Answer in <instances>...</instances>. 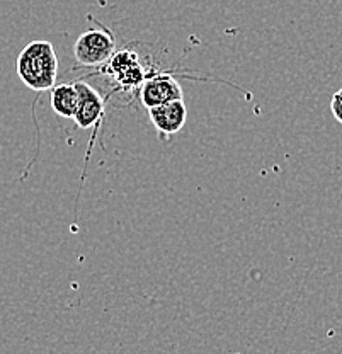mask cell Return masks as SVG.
<instances>
[{"mask_svg": "<svg viewBox=\"0 0 342 354\" xmlns=\"http://www.w3.org/2000/svg\"><path fill=\"white\" fill-rule=\"evenodd\" d=\"M17 75L26 87L45 92L55 87L58 77V57L50 41H32L17 57Z\"/></svg>", "mask_w": 342, "mask_h": 354, "instance_id": "cell-1", "label": "cell"}, {"mask_svg": "<svg viewBox=\"0 0 342 354\" xmlns=\"http://www.w3.org/2000/svg\"><path fill=\"white\" fill-rule=\"evenodd\" d=\"M116 51V38L108 28L99 26L82 32L73 46V57L80 66L104 65Z\"/></svg>", "mask_w": 342, "mask_h": 354, "instance_id": "cell-2", "label": "cell"}, {"mask_svg": "<svg viewBox=\"0 0 342 354\" xmlns=\"http://www.w3.org/2000/svg\"><path fill=\"white\" fill-rule=\"evenodd\" d=\"M182 95L181 84L169 73H155L152 77H146L140 86V101L146 109L178 101V99H182Z\"/></svg>", "mask_w": 342, "mask_h": 354, "instance_id": "cell-3", "label": "cell"}, {"mask_svg": "<svg viewBox=\"0 0 342 354\" xmlns=\"http://www.w3.org/2000/svg\"><path fill=\"white\" fill-rule=\"evenodd\" d=\"M106 64H108V75L117 86L126 91L142 86L143 80L146 79L145 70L140 65V58L135 51H114L113 57Z\"/></svg>", "mask_w": 342, "mask_h": 354, "instance_id": "cell-4", "label": "cell"}, {"mask_svg": "<svg viewBox=\"0 0 342 354\" xmlns=\"http://www.w3.org/2000/svg\"><path fill=\"white\" fill-rule=\"evenodd\" d=\"M150 121L157 130L160 140H169L184 128L187 120V108L182 99L165 102L157 108L149 109Z\"/></svg>", "mask_w": 342, "mask_h": 354, "instance_id": "cell-5", "label": "cell"}, {"mask_svg": "<svg viewBox=\"0 0 342 354\" xmlns=\"http://www.w3.org/2000/svg\"><path fill=\"white\" fill-rule=\"evenodd\" d=\"M73 84L79 92V108H77L73 120H75L77 127L87 130V128L97 124L104 116V99L94 87L82 80Z\"/></svg>", "mask_w": 342, "mask_h": 354, "instance_id": "cell-6", "label": "cell"}, {"mask_svg": "<svg viewBox=\"0 0 342 354\" xmlns=\"http://www.w3.org/2000/svg\"><path fill=\"white\" fill-rule=\"evenodd\" d=\"M51 108L60 118L73 120L79 108V92L75 84H60L51 91Z\"/></svg>", "mask_w": 342, "mask_h": 354, "instance_id": "cell-7", "label": "cell"}, {"mask_svg": "<svg viewBox=\"0 0 342 354\" xmlns=\"http://www.w3.org/2000/svg\"><path fill=\"white\" fill-rule=\"evenodd\" d=\"M330 111H332V116L342 124V88L334 92L332 101H330Z\"/></svg>", "mask_w": 342, "mask_h": 354, "instance_id": "cell-8", "label": "cell"}]
</instances>
